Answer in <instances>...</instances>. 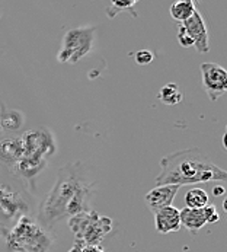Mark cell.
Instances as JSON below:
<instances>
[{
  "mask_svg": "<svg viewBox=\"0 0 227 252\" xmlns=\"http://www.w3.org/2000/svg\"><path fill=\"white\" fill-rule=\"evenodd\" d=\"M28 206L24 198L9 185H0V213L7 219L24 216Z\"/></svg>",
  "mask_w": 227,
  "mask_h": 252,
  "instance_id": "cell-9",
  "label": "cell"
},
{
  "mask_svg": "<svg viewBox=\"0 0 227 252\" xmlns=\"http://www.w3.org/2000/svg\"><path fill=\"white\" fill-rule=\"evenodd\" d=\"M202 86L210 101L216 102L227 92V70L216 63H202Z\"/></svg>",
  "mask_w": 227,
  "mask_h": 252,
  "instance_id": "cell-7",
  "label": "cell"
},
{
  "mask_svg": "<svg viewBox=\"0 0 227 252\" xmlns=\"http://www.w3.org/2000/svg\"><path fill=\"white\" fill-rule=\"evenodd\" d=\"M208 194L205 189L202 188H191L188 189V192L185 194V204L188 209H202L208 204Z\"/></svg>",
  "mask_w": 227,
  "mask_h": 252,
  "instance_id": "cell-17",
  "label": "cell"
},
{
  "mask_svg": "<svg viewBox=\"0 0 227 252\" xmlns=\"http://www.w3.org/2000/svg\"><path fill=\"white\" fill-rule=\"evenodd\" d=\"M0 236L10 252H50L54 244L50 230H45L28 216L19 217L12 229L0 223Z\"/></svg>",
  "mask_w": 227,
  "mask_h": 252,
  "instance_id": "cell-3",
  "label": "cell"
},
{
  "mask_svg": "<svg viewBox=\"0 0 227 252\" xmlns=\"http://www.w3.org/2000/svg\"><path fill=\"white\" fill-rule=\"evenodd\" d=\"M154 227L159 233H173L181 230V217L179 210L173 206L165 207L154 213Z\"/></svg>",
  "mask_w": 227,
  "mask_h": 252,
  "instance_id": "cell-11",
  "label": "cell"
},
{
  "mask_svg": "<svg viewBox=\"0 0 227 252\" xmlns=\"http://www.w3.org/2000/svg\"><path fill=\"white\" fill-rule=\"evenodd\" d=\"M153 59H154V56H153V53H151L150 50H139L136 54H134V62L139 64V66H146V64H149L153 62Z\"/></svg>",
  "mask_w": 227,
  "mask_h": 252,
  "instance_id": "cell-19",
  "label": "cell"
},
{
  "mask_svg": "<svg viewBox=\"0 0 227 252\" xmlns=\"http://www.w3.org/2000/svg\"><path fill=\"white\" fill-rule=\"evenodd\" d=\"M96 35V27L85 25L69 30L63 36L61 48L57 54L60 63L75 64L87 56L93 48V41Z\"/></svg>",
  "mask_w": 227,
  "mask_h": 252,
  "instance_id": "cell-5",
  "label": "cell"
},
{
  "mask_svg": "<svg viewBox=\"0 0 227 252\" xmlns=\"http://www.w3.org/2000/svg\"><path fill=\"white\" fill-rule=\"evenodd\" d=\"M69 252H82V247L79 244H73V248Z\"/></svg>",
  "mask_w": 227,
  "mask_h": 252,
  "instance_id": "cell-24",
  "label": "cell"
},
{
  "mask_svg": "<svg viewBox=\"0 0 227 252\" xmlns=\"http://www.w3.org/2000/svg\"><path fill=\"white\" fill-rule=\"evenodd\" d=\"M227 180V172L211 162L198 149H185L165 156L156 185H192L201 182Z\"/></svg>",
  "mask_w": 227,
  "mask_h": 252,
  "instance_id": "cell-2",
  "label": "cell"
},
{
  "mask_svg": "<svg viewBox=\"0 0 227 252\" xmlns=\"http://www.w3.org/2000/svg\"><path fill=\"white\" fill-rule=\"evenodd\" d=\"M204 212H205L207 223H210V224H216V223H219V220H220V215H219V212H217L216 206L207 204V206L204 207Z\"/></svg>",
  "mask_w": 227,
  "mask_h": 252,
  "instance_id": "cell-20",
  "label": "cell"
},
{
  "mask_svg": "<svg viewBox=\"0 0 227 252\" xmlns=\"http://www.w3.org/2000/svg\"><path fill=\"white\" fill-rule=\"evenodd\" d=\"M188 36L192 39L194 47L198 53H208L210 51V44H208V31H207V25L205 21L201 15L199 10L195 9V12L192 13V16L187 19L185 22L179 24Z\"/></svg>",
  "mask_w": 227,
  "mask_h": 252,
  "instance_id": "cell-8",
  "label": "cell"
},
{
  "mask_svg": "<svg viewBox=\"0 0 227 252\" xmlns=\"http://www.w3.org/2000/svg\"><path fill=\"white\" fill-rule=\"evenodd\" d=\"M136 3H137V1H118V0H114L113 3L107 7V15H108V18L113 19V18H115V16L118 15V13H121V12H124V10H128V12H131V15L137 16V15L133 12Z\"/></svg>",
  "mask_w": 227,
  "mask_h": 252,
  "instance_id": "cell-18",
  "label": "cell"
},
{
  "mask_svg": "<svg viewBox=\"0 0 227 252\" xmlns=\"http://www.w3.org/2000/svg\"><path fill=\"white\" fill-rule=\"evenodd\" d=\"M213 192H214L216 197H222V195H225L226 189H225V187H214L213 188Z\"/></svg>",
  "mask_w": 227,
  "mask_h": 252,
  "instance_id": "cell-23",
  "label": "cell"
},
{
  "mask_svg": "<svg viewBox=\"0 0 227 252\" xmlns=\"http://www.w3.org/2000/svg\"><path fill=\"white\" fill-rule=\"evenodd\" d=\"M47 160L44 159H35V158H27L24 156L19 162H18V172L25 177V178H34L38 174L45 168Z\"/></svg>",
  "mask_w": 227,
  "mask_h": 252,
  "instance_id": "cell-14",
  "label": "cell"
},
{
  "mask_svg": "<svg viewBox=\"0 0 227 252\" xmlns=\"http://www.w3.org/2000/svg\"><path fill=\"white\" fill-rule=\"evenodd\" d=\"M69 227L75 235V244L80 247L101 245L104 238L111 233L113 220L110 217L99 216L96 210L80 213L67 219Z\"/></svg>",
  "mask_w": 227,
  "mask_h": 252,
  "instance_id": "cell-4",
  "label": "cell"
},
{
  "mask_svg": "<svg viewBox=\"0 0 227 252\" xmlns=\"http://www.w3.org/2000/svg\"><path fill=\"white\" fill-rule=\"evenodd\" d=\"M24 143V156L44 159L56 153V144L51 133L45 128H32L22 136Z\"/></svg>",
  "mask_w": 227,
  "mask_h": 252,
  "instance_id": "cell-6",
  "label": "cell"
},
{
  "mask_svg": "<svg viewBox=\"0 0 227 252\" xmlns=\"http://www.w3.org/2000/svg\"><path fill=\"white\" fill-rule=\"evenodd\" d=\"M181 187L178 185H156L144 195V201L153 213L172 206L173 198Z\"/></svg>",
  "mask_w": 227,
  "mask_h": 252,
  "instance_id": "cell-10",
  "label": "cell"
},
{
  "mask_svg": "<svg viewBox=\"0 0 227 252\" xmlns=\"http://www.w3.org/2000/svg\"><path fill=\"white\" fill-rule=\"evenodd\" d=\"M179 217H181V226L188 229L189 232L197 233L199 229H202L207 224L205 219V212L202 209H182L179 210Z\"/></svg>",
  "mask_w": 227,
  "mask_h": 252,
  "instance_id": "cell-13",
  "label": "cell"
},
{
  "mask_svg": "<svg viewBox=\"0 0 227 252\" xmlns=\"http://www.w3.org/2000/svg\"><path fill=\"white\" fill-rule=\"evenodd\" d=\"M157 96H159V99L163 104L170 105V107L181 104L182 99H184V96H182V94H181V91H179L176 83H168V85L162 86L159 94H157Z\"/></svg>",
  "mask_w": 227,
  "mask_h": 252,
  "instance_id": "cell-16",
  "label": "cell"
},
{
  "mask_svg": "<svg viewBox=\"0 0 227 252\" xmlns=\"http://www.w3.org/2000/svg\"><path fill=\"white\" fill-rule=\"evenodd\" d=\"M24 158V143L22 137L9 136L0 142V162L4 165H18Z\"/></svg>",
  "mask_w": 227,
  "mask_h": 252,
  "instance_id": "cell-12",
  "label": "cell"
},
{
  "mask_svg": "<svg viewBox=\"0 0 227 252\" xmlns=\"http://www.w3.org/2000/svg\"><path fill=\"white\" fill-rule=\"evenodd\" d=\"M178 42H179V44H181V47H184V48L194 47L192 39L189 38L188 34L185 32V30H184L181 25H178Z\"/></svg>",
  "mask_w": 227,
  "mask_h": 252,
  "instance_id": "cell-21",
  "label": "cell"
},
{
  "mask_svg": "<svg viewBox=\"0 0 227 252\" xmlns=\"http://www.w3.org/2000/svg\"><path fill=\"white\" fill-rule=\"evenodd\" d=\"M169 12H170V16L176 22L182 24L187 19H189L192 16V13L195 12V3L191 1V0H179V1H175L170 6Z\"/></svg>",
  "mask_w": 227,
  "mask_h": 252,
  "instance_id": "cell-15",
  "label": "cell"
},
{
  "mask_svg": "<svg viewBox=\"0 0 227 252\" xmlns=\"http://www.w3.org/2000/svg\"><path fill=\"white\" fill-rule=\"evenodd\" d=\"M95 187L82 162L61 166L54 187L39 204L37 223L45 230H51L63 219L90 212Z\"/></svg>",
  "mask_w": 227,
  "mask_h": 252,
  "instance_id": "cell-1",
  "label": "cell"
},
{
  "mask_svg": "<svg viewBox=\"0 0 227 252\" xmlns=\"http://www.w3.org/2000/svg\"><path fill=\"white\" fill-rule=\"evenodd\" d=\"M82 252H105L101 245H86L82 247Z\"/></svg>",
  "mask_w": 227,
  "mask_h": 252,
  "instance_id": "cell-22",
  "label": "cell"
}]
</instances>
